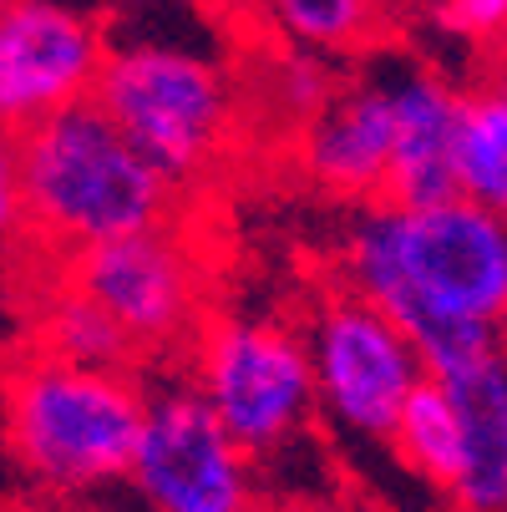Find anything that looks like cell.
Returning a JSON list of instances; mask_svg holds the SVG:
<instances>
[{"label":"cell","mask_w":507,"mask_h":512,"mask_svg":"<svg viewBox=\"0 0 507 512\" xmlns=\"http://www.w3.org/2000/svg\"><path fill=\"white\" fill-rule=\"evenodd\" d=\"M97 107L173 188L203 178L239 132V92L224 66L173 41L112 46Z\"/></svg>","instance_id":"5b68a950"},{"label":"cell","mask_w":507,"mask_h":512,"mask_svg":"<svg viewBox=\"0 0 507 512\" xmlns=\"http://www.w3.org/2000/svg\"><path fill=\"white\" fill-rule=\"evenodd\" d=\"M31 350L71 360V365H92V371H137V350L117 330V320L87 300L71 279L36 300L31 310Z\"/></svg>","instance_id":"5bb4252c"},{"label":"cell","mask_w":507,"mask_h":512,"mask_svg":"<svg viewBox=\"0 0 507 512\" xmlns=\"http://www.w3.org/2000/svg\"><path fill=\"white\" fill-rule=\"evenodd\" d=\"M254 512H305V507H295V502H279V497H264Z\"/></svg>","instance_id":"d6986e66"},{"label":"cell","mask_w":507,"mask_h":512,"mask_svg":"<svg viewBox=\"0 0 507 512\" xmlns=\"http://www.w3.org/2000/svg\"><path fill=\"white\" fill-rule=\"evenodd\" d=\"M305 340L315 360L320 416L350 442L391 452L411 396L431 381L416 340L345 284L325 289L305 310Z\"/></svg>","instance_id":"8992f818"},{"label":"cell","mask_w":507,"mask_h":512,"mask_svg":"<svg viewBox=\"0 0 507 512\" xmlns=\"http://www.w3.org/2000/svg\"><path fill=\"white\" fill-rule=\"evenodd\" d=\"M335 274L381 305L431 376L507 335V213L472 198L366 203L340 234Z\"/></svg>","instance_id":"6da1fadb"},{"label":"cell","mask_w":507,"mask_h":512,"mask_svg":"<svg viewBox=\"0 0 507 512\" xmlns=\"http://www.w3.org/2000/svg\"><path fill=\"white\" fill-rule=\"evenodd\" d=\"M127 482L142 512H254L264 502L259 462L188 381L148 386V421Z\"/></svg>","instance_id":"ba28073f"},{"label":"cell","mask_w":507,"mask_h":512,"mask_svg":"<svg viewBox=\"0 0 507 512\" xmlns=\"http://www.w3.org/2000/svg\"><path fill=\"white\" fill-rule=\"evenodd\" d=\"M183 381L254 457H279L320 416L305 320L274 310H219L183 355Z\"/></svg>","instance_id":"277c9868"},{"label":"cell","mask_w":507,"mask_h":512,"mask_svg":"<svg viewBox=\"0 0 507 512\" xmlns=\"http://www.w3.org/2000/svg\"><path fill=\"white\" fill-rule=\"evenodd\" d=\"M295 158L305 178L335 198H355L360 208L391 198L396 107L386 66L360 71L330 92V102L295 132Z\"/></svg>","instance_id":"30bf717a"},{"label":"cell","mask_w":507,"mask_h":512,"mask_svg":"<svg viewBox=\"0 0 507 512\" xmlns=\"http://www.w3.org/2000/svg\"><path fill=\"white\" fill-rule=\"evenodd\" d=\"M391 457L426 492H437V497L452 492L457 462H462V426H457V406H452V396H447L442 381H426L411 396V406H406V416L396 426Z\"/></svg>","instance_id":"2e32d148"},{"label":"cell","mask_w":507,"mask_h":512,"mask_svg":"<svg viewBox=\"0 0 507 512\" xmlns=\"http://www.w3.org/2000/svg\"><path fill=\"white\" fill-rule=\"evenodd\" d=\"M457 193L507 213V56H492L482 77L462 87Z\"/></svg>","instance_id":"4fadbf2b"},{"label":"cell","mask_w":507,"mask_h":512,"mask_svg":"<svg viewBox=\"0 0 507 512\" xmlns=\"http://www.w3.org/2000/svg\"><path fill=\"white\" fill-rule=\"evenodd\" d=\"M391 107H396V168L391 203H442L457 198V132L462 87L437 66L386 61Z\"/></svg>","instance_id":"8fae6325"},{"label":"cell","mask_w":507,"mask_h":512,"mask_svg":"<svg viewBox=\"0 0 507 512\" xmlns=\"http://www.w3.org/2000/svg\"><path fill=\"white\" fill-rule=\"evenodd\" d=\"M442 381L457 426H462V462L447 492L452 512H507V335L452 365Z\"/></svg>","instance_id":"7c38bea8"},{"label":"cell","mask_w":507,"mask_h":512,"mask_svg":"<svg viewBox=\"0 0 507 512\" xmlns=\"http://www.w3.org/2000/svg\"><path fill=\"white\" fill-rule=\"evenodd\" d=\"M335 512H401V507H386V502H366V497H350V502H340Z\"/></svg>","instance_id":"ac0fdd59"},{"label":"cell","mask_w":507,"mask_h":512,"mask_svg":"<svg viewBox=\"0 0 507 512\" xmlns=\"http://www.w3.org/2000/svg\"><path fill=\"white\" fill-rule=\"evenodd\" d=\"M148 386L132 371H92L41 350L11 365L6 442L36 492L92 497L132 477Z\"/></svg>","instance_id":"3957f363"},{"label":"cell","mask_w":507,"mask_h":512,"mask_svg":"<svg viewBox=\"0 0 507 512\" xmlns=\"http://www.w3.org/2000/svg\"><path fill=\"white\" fill-rule=\"evenodd\" d=\"M437 21L467 46L507 56V0H437Z\"/></svg>","instance_id":"e0dca14e"},{"label":"cell","mask_w":507,"mask_h":512,"mask_svg":"<svg viewBox=\"0 0 507 512\" xmlns=\"http://www.w3.org/2000/svg\"><path fill=\"white\" fill-rule=\"evenodd\" d=\"M173 183L97 107H71L11 132L6 224L66 264L102 244L168 229Z\"/></svg>","instance_id":"7a4b0ae2"},{"label":"cell","mask_w":507,"mask_h":512,"mask_svg":"<svg viewBox=\"0 0 507 512\" xmlns=\"http://www.w3.org/2000/svg\"><path fill=\"white\" fill-rule=\"evenodd\" d=\"M112 512H122V507H112Z\"/></svg>","instance_id":"ffe728a7"},{"label":"cell","mask_w":507,"mask_h":512,"mask_svg":"<svg viewBox=\"0 0 507 512\" xmlns=\"http://www.w3.org/2000/svg\"><path fill=\"white\" fill-rule=\"evenodd\" d=\"M61 279H71L87 300H97L117 320V330L137 350V365L188 355L198 330L208 325L203 259L173 224L71 259Z\"/></svg>","instance_id":"52a82bcc"},{"label":"cell","mask_w":507,"mask_h":512,"mask_svg":"<svg viewBox=\"0 0 507 512\" xmlns=\"http://www.w3.org/2000/svg\"><path fill=\"white\" fill-rule=\"evenodd\" d=\"M259 11L310 56H355L386 36V0H259Z\"/></svg>","instance_id":"9a60e30c"},{"label":"cell","mask_w":507,"mask_h":512,"mask_svg":"<svg viewBox=\"0 0 507 512\" xmlns=\"http://www.w3.org/2000/svg\"><path fill=\"white\" fill-rule=\"evenodd\" d=\"M112 46L66 0H6L0 11V112L11 132L97 102Z\"/></svg>","instance_id":"9c48e42d"}]
</instances>
